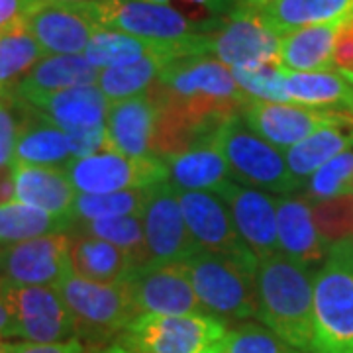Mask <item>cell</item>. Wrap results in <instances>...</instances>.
<instances>
[{
    "label": "cell",
    "instance_id": "d4e9b609",
    "mask_svg": "<svg viewBox=\"0 0 353 353\" xmlns=\"http://www.w3.org/2000/svg\"><path fill=\"white\" fill-rule=\"evenodd\" d=\"M101 69L88 63L85 55H46L12 88L22 99L51 94L67 88L97 85Z\"/></svg>",
    "mask_w": 353,
    "mask_h": 353
},
{
    "label": "cell",
    "instance_id": "60d3db41",
    "mask_svg": "<svg viewBox=\"0 0 353 353\" xmlns=\"http://www.w3.org/2000/svg\"><path fill=\"white\" fill-rule=\"evenodd\" d=\"M69 134V145H71V157L73 159H83L102 152H110L108 143V134L106 128H88V130H79V132H67Z\"/></svg>",
    "mask_w": 353,
    "mask_h": 353
},
{
    "label": "cell",
    "instance_id": "7402d4cb",
    "mask_svg": "<svg viewBox=\"0 0 353 353\" xmlns=\"http://www.w3.org/2000/svg\"><path fill=\"white\" fill-rule=\"evenodd\" d=\"M16 201L36 206L57 218L73 220L77 192L63 167L12 163Z\"/></svg>",
    "mask_w": 353,
    "mask_h": 353
},
{
    "label": "cell",
    "instance_id": "d6986e66",
    "mask_svg": "<svg viewBox=\"0 0 353 353\" xmlns=\"http://www.w3.org/2000/svg\"><path fill=\"white\" fill-rule=\"evenodd\" d=\"M24 101L30 106H34L36 112L48 118L51 124H55L65 132L104 126L106 114L112 104L97 85L67 88V90L32 97Z\"/></svg>",
    "mask_w": 353,
    "mask_h": 353
},
{
    "label": "cell",
    "instance_id": "6f0895ef",
    "mask_svg": "<svg viewBox=\"0 0 353 353\" xmlns=\"http://www.w3.org/2000/svg\"><path fill=\"white\" fill-rule=\"evenodd\" d=\"M352 83H353V81H352Z\"/></svg>",
    "mask_w": 353,
    "mask_h": 353
},
{
    "label": "cell",
    "instance_id": "f907efd6",
    "mask_svg": "<svg viewBox=\"0 0 353 353\" xmlns=\"http://www.w3.org/2000/svg\"><path fill=\"white\" fill-rule=\"evenodd\" d=\"M0 353H8L6 352V341L0 338Z\"/></svg>",
    "mask_w": 353,
    "mask_h": 353
},
{
    "label": "cell",
    "instance_id": "7bdbcfd3",
    "mask_svg": "<svg viewBox=\"0 0 353 353\" xmlns=\"http://www.w3.org/2000/svg\"><path fill=\"white\" fill-rule=\"evenodd\" d=\"M8 353H85L87 347L81 338H71L57 343H32V341H6Z\"/></svg>",
    "mask_w": 353,
    "mask_h": 353
},
{
    "label": "cell",
    "instance_id": "7dc6e473",
    "mask_svg": "<svg viewBox=\"0 0 353 353\" xmlns=\"http://www.w3.org/2000/svg\"><path fill=\"white\" fill-rule=\"evenodd\" d=\"M145 2H157V4H165L169 0H145ZM185 2H190V4H196L201 8H206L208 12L212 14H222L230 6V0H185Z\"/></svg>",
    "mask_w": 353,
    "mask_h": 353
},
{
    "label": "cell",
    "instance_id": "bcb514c9",
    "mask_svg": "<svg viewBox=\"0 0 353 353\" xmlns=\"http://www.w3.org/2000/svg\"><path fill=\"white\" fill-rule=\"evenodd\" d=\"M0 338H14V318L8 301L0 289Z\"/></svg>",
    "mask_w": 353,
    "mask_h": 353
},
{
    "label": "cell",
    "instance_id": "83f0119b",
    "mask_svg": "<svg viewBox=\"0 0 353 353\" xmlns=\"http://www.w3.org/2000/svg\"><path fill=\"white\" fill-rule=\"evenodd\" d=\"M283 69V83L289 101L312 108L345 110L353 99V83L340 71H289Z\"/></svg>",
    "mask_w": 353,
    "mask_h": 353
},
{
    "label": "cell",
    "instance_id": "f5cc1de1",
    "mask_svg": "<svg viewBox=\"0 0 353 353\" xmlns=\"http://www.w3.org/2000/svg\"><path fill=\"white\" fill-rule=\"evenodd\" d=\"M250 2H253V4H257V6H259V4H267L269 0H250Z\"/></svg>",
    "mask_w": 353,
    "mask_h": 353
},
{
    "label": "cell",
    "instance_id": "c3c4849f",
    "mask_svg": "<svg viewBox=\"0 0 353 353\" xmlns=\"http://www.w3.org/2000/svg\"><path fill=\"white\" fill-rule=\"evenodd\" d=\"M87 347V345H85ZM85 353H136L132 350H128L124 345H120L118 341H110V343H104V345H90L87 347Z\"/></svg>",
    "mask_w": 353,
    "mask_h": 353
},
{
    "label": "cell",
    "instance_id": "f35d334b",
    "mask_svg": "<svg viewBox=\"0 0 353 353\" xmlns=\"http://www.w3.org/2000/svg\"><path fill=\"white\" fill-rule=\"evenodd\" d=\"M238 87L245 97L261 102H290L285 92L281 63L261 65L253 69H232Z\"/></svg>",
    "mask_w": 353,
    "mask_h": 353
},
{
    "label": "cell",
    "instance_id": "d6a6232c",
    "mask_svg": "<svg viewBox=\"0 0 353 353\" xmlns=\"http://www.w3.org/2000/svg\"><path fill=\"white\" fill-rule=\"evenodd\" d=\"M46 57L26 24L0 34V92L14 88L34 65Z\"/></svg>",
    "mask_w": 353,
    "mask_h": 353
},
{
    "label": "cell",
    "instance_id": "74e56055",
    "mask_svg": "<svg viewBox=\"0 0 353 353\" xmlns=\"http://www.w3.org/2000/svg\"><path fill=\"white\" fill-rule=\"evenodd\" d=\"M220 353H294L287 341H283L275 332L259 324H241L230 330L216 343Z\"/></svg>",
    "mask_w": 353,
    "mask_h": 353
},
{
    "label": "cell",
    "instance_id": "db71d44e",
    "mask_svg": "<svg viewBox=\"0 0 353 353\" xmlns=\"http://www.w3.org/2000/svg\"><path fill=\"white\" fill-rule=\"evenodd\" d=\"M347 112L353 114V99H352V102H350V106H347Z\"/></svg>",
    "mask_w": 353,
    "mask_h": 353
},
{
    "label": "cell",
    "instance_id": "30bf717a",
    "mask_svg": "<svg viewBox=\"0 0 353 353\" xmlns=\"http://www.w3.org/2000/svg\"><path fill=\"white\" fill-rule=\"evenodd\" d=\"M240 118L257 136L275 148L289 150L294 143L328 126H353V114L345 110L308 108L303 104L261 102L248 99Z\"/></svg>",
    "mask_w": 353,
    "mask_h": 353
},
{
    "label": "cell",
    "instance_id": "44dd1931",
    "mask_svg": "<svg viewBox=\"0 0 353 353\" xmlns=\"http://www.w3.org/2000/svg\"><path fill=\"white\" fill-rule=\"evenodd\" d=\"M275 210L279 250L283 255L306 267L326 259L330 248L320 238L312 218V208L304 196L281 194L275 199Z\"/></svg>",
    "mask_w": 353,
    "mask_h": 353
},
{
    "label": "cell",
    "instance_id": "e0dca14e",
    "mask_svg": "<svg viewBox=\"0 0 353 353\" xmlns=\"http://www.w3.org/2000/svg\"><path fill=\"white\" fill-rule=\"evenodd\" d=\"M28 32L36 38L46 55H79L85 53L90 38L102 30L88 10V4L46 2L26 18Z\"/></svg>",
    "mask_w": 353,
    "mask_h": 353
},
{
    "label": "cell",
    "instance_id": "ba28073f",
    "mask_svg": "<svg viewBox=\"0 0 353 353\" xmlns=\"http://www.w3.org/2000/svg\"><path fill=\"white\" fill-rule=\"evenodd\" d=\"M208 53L232 69H253L281 63V34L261 12L257 4L232 8L210 32Z\"/></svg>",
    "mask_w": 353,
    "mask_h": 353
},
{
    "label": "cell",
    "instance_id": "f1b7e54d",
    "mask_svg": "<svg viewBox=\"0 0 353 353\" xmlns=\"http://www.w3.org/2000/svg\"><path fill=\"white\" fill-rule=\"evenodd\" d=\"M261 12L283 36L304 26L345 20L353 14V0H269Z\"/></svg>",
    "mask_w": 353,
    "mask_h": 353
},
{
    "label": "cell",
    "instance_id": "cb8c5ba5",
    "mask_svg": "<svg viewBox=\"0 0 353 353\" xmlns=\"http://www.w3.org/2000/svg\"><path fill=\"white\" fill-rule=\"evenodd\" d=\"M71 159L69 134L51 124L24 101V122L18 134L12 163L65 167Z\"/></svg>",
    "mask_w": 353,
    "mask_h": 353
},
{
    "label": "cell",
    "instance_id": "7a4b0ae2",
    "mask_svg": "<svg viewBox=\"0 0 353 353\" xmlns=\"http://www.w3.org/2000/svg\"><path fill=\"white\" fill-rule=\"evenodd\" d=\"M312 353H353V240L330 245L314 275Z\"/></svg>",
    "mask_w": 353,
    "mask_h": 353
},
{
    "label": "cell",
    "instance_id": "b9f144b4",
    "mask_svg": "<svg viewBox=\"0 0 353 353\" xmlns=\"http://www.w3.org/2000/svg\"><path fill=\"white\" fill-rule=\"evenodd\" d=\"M334 67L353 81V14L338 28L334 41Z\"/></svg>",
    "mask_w": 353,
    "mask_h": 353
},
{
    "label": "cell",
    "instance_id": "277c9868",
    "mask_svg": "<svg viewBox=\"0 0 353 353\" xmlns=\"http://www.w3.org/2000/svg\"><path fill=\"white\" fill-rule=\"evenodd\" d=\"M257 263L199 250L185 267L208 314L222 320H248L257 318Z\"/></svg>",
    "mask_w": 353,
    "mask_h": 353
},
{
    "label": "cell",
    "instance_id": "8fae6325",
    "mask_svg": "<svg viewBox=\"0 0 353 353\" xmlns=\"http://www.w3.org/2000/svg\"><path fill=\"white\" fill-rule=\"evenodd\" d=\"M14 318V338L57 343L77 338L75 320L55 287H14L0 281Z\"/></svg>",
    "mask_w": 353,
    "mask_h": 353
},
{
    "label": "cell",
    "instance_id": "1f68e13d",
    "mask_svg": "<svg viewBox=\"0 0 353 353\" xmlns=\"http://www.w3.org/2000/svg\"><path fill=\"white\" fill-rule=\"evenodd\" d=\"M75 220L51 216L24 202L0 204V248L73 230Z\"/></svg>",
    "mask_w": 353,
    "mask_h": 353
},
{
    "label": "cell",
    "instance_id": "9c48e42d",
    "mask_svg": "<svg viewBox=\"0 0 353 353\" xmlns=\"http://www.w3.org/2000/svg\"><path fill=\"white\" fill-rule=\"evenodd\" d=\"M63 171L77 192L85 194L145 189L169 179L163 159L128 157L116 152H102L83 159H71L63 167Z\"/></svg>",
    "mask_w": 353,
    "mask_h": 353
},
{
    "label": "cell",
    "instance_id": "8992f818",
    "mask_svg": "<svg viewBox=\"0 0 353 353\" xmlns=\"http://www.w3.org/2000/svg\"><path fill=\"white\" fill-rule=\"evenodd\" d=\"M210 143L222 153L238 183L241 181L279 196L303 187V183L290 173L285 155L248 128L240 116L230 118L218 128Z\"/></svg>",
    "mask_w": 353,
    "mask_h": 353
},
{
    "label": "cell",
    "instance_id": "4316f807",
    "mask_svg": "<svg viewBox=\"0 0 353 353\" xmlns=\"http://www.w3.org/2000/svg\"><path fill=\"white\" fill-rule=\"evenodd\" d=\"M343 20L304 26L281 36V65L289 71H332L334 41Z\"/></svg>",
    "mask_w": 353,
    "mask_h": 353
},
{
    "label": "cell",
    "instance_id": "8d00e7d4",
    "mask_svg": "<svg viewBox=\"0 0 353 353\" xmlns=\"http://www.w3.org/2000/svg\"><path fill=\"white\" fill-rule=\"evenodd\" d=\"M312 218L320 238L328 248L353 240V194L316 202Z\"/></svg>",
    "mask_w": 353,
    "mask_h": 353
},
{
    "label": "cell",
    "instance_id": "4dcf8cb0",
    "mask_svg": "<svg viewBox=\"0 0 353 353\" xmlns=\"http://www.w3.org/2000/svg\"><path fill=\"white\" fill-rule=\"evenodd\" d=\"M171 59L169 55H148L138 61L124 65H114L102 69L97 87L110 102L126 101L139 94H145L148 88L157 81L159 73Z\"/></svg>",
    "mask_w": 353,
    "mask_h": 353
},
{
    "label": "cell",
    "instance_id": "5b68a950",
    "mask_svg": "<svg viewBox=\"0 0 353 353\" xmlns=\"http://www.w3.org/2000/svg\"><path fill=\"white\" fill-rule=\"evenodd\" d=\"M55 289L75 320L77 338L90 345H104L120 338V334L138 318L126 283L104 285L75 275L63 277Z\"/></svg>",
    "mask_w": 353,
    "mask_h": 353
},
{
    "label": "cell",
    "instance_id": "f6af8a7d",
    "mask_svg": "<svg viewBox=\"0 0 353 353\" xmlns=\"http://www.w3.org/2000/svg\"><path fill=\"white\" fill-rule=\"evenodd\" d=\"M16 199V185H14L12 165L0 167V204H8Z\"/></svg>",
    "mask_w": 353,
    "mask_h": 353
},
{
    "label": "cell",
    "instance_id": "ee69618b",
    "mask_svg": "<svg viewBox=\"0 0 353 353\" xmlns=\"http://www.w3.org/2000/svg\"><path fill=\"white\" fill-rule=\"evenodd\" d=\"M41 0H0V34L16 26L26 24L28 14L38 6Z\"/></svg>",
    "mask_w": 353,
    "mask_h": 353
},
{
    "label": "cell",
    "instance_id": "ac0fdd59",
    "mask_svg": "<svg viewBox=\"0 0 353 353\" xmlns=\"http://www.w3.org/2000/svg\"><path fill=\"white\" fill-rule=\"evenodd\" d=\"M218 196L228 206L240 238L257 259L279 253L275 199L257 189H248L238 181L228 183Z\"/></svg>",
    "mask_w": 353,
    "mask_h": 353
},
{
    "label": "cell",
    "instance_id": "816d5d0a",
    "mask_svg": "<svg viewBox=\"0 0 353 353\" xmlns=\"http://www.w3.org/2000/svg\"><path fill=\"white\" fill-rule=\"evenodd\" d=\"M202 353H220V352H218V347H216V345H212V347H208L206 352H202Z\"/></svg>",
    "mask_w": 353,
    "mask_h": 353
},
{
    "label": "cell",
    "instance_id": "9f6ffc18",
    "mask_svg": "<svg viewBox=\"0 0 353 353\" xmlns=\"http://www.w3.org/2000/svg\"><path fill=\"white\" fill-rule=\"evenodd\" d=\"M352 194H353V181H352Z\"/></svg>",
    "mask_w": 353,
    "mask_h": 353
},
{
    "label": "cell",
    "instance_id": "9a60e30c",
    "mask_svg": "<svg viewBox=\"0 0 353 353\" xmlns=\"http://www.w3.org/2000/svg\"><path fill=\"white\" fill-rule=\"evenodd\" d=\"M143 230L150 250V263H185L201 248L192 240L179 194L171 183L153 185L143 210Z\"/></svg>",
    "mask_w": 353,
    "mask_h": 353
},
{
    "label": "cell",
    "instance_id": "f546056e",
    "mask_svg": "<svg viewBox=\"0 0 353 353\" xmlns=\"http://www.w3.org/2000/svg\"><path fill=\"white\" fill-rule=\"evenodd\" d=\"M352 145L353 126H328L289 148L285 159L290 173L303 183V179L312 175L326 161Z\"/></svg>",
    "mask_w": 353,
    "mask_h": 353
},
{
    "label": "cell",
    "instance_id": "5bb4252c",
    "mask_svg": "<svg viewBox=\"0 0 353 353\" xmlns=\"http://www.w3.org/2000/svg\"><path fill=\"white\" fill-rule=\"evenodd\" d=\"M173 99H216V101H245L232 69L204 53L181 55L171 59L148 88Z\"/></svg>",
    "mask_w": 353,
    "mask_h": 353
},
{
    "label": "cell",
    "instance_id": "6da1fadb",
    "mask_svg": "<svg viewBox=\"0 0 353 353\" xmlns=\"http://www.w3.org/2000/svg\"><path fill=\"white\" fill-rule=\"evenodd\" d=\"M257 318L290 347L312 352L314 341V279L310 267L283 253L259 259Z\"/></svg>",
    "mask_w": 353,
    "mask_h": 353
},
{
    "label": "cell",
    "instance_id": "ab89813d",
    "mask_svg": "<svg viewBox=\"0 0 353 353\" xmlns=\"http://www.w3.org/2000/svg\"><path fill=\"white\" fill-rule=\"evenodd\" d=\"M24 122V101L12 88L0 92V167L12 165L18 134Z\"/></svg>",
    "mask_w": 353,
    "mask_h": 353
},
{
    "label": "cell",
    "instance_id": "603a6c76",
    "mask_svg": "<svg viewBox=\"0 0 353 353\" xmlns=\"http://www.w3.org/2000/svg\"><path fill=\"white\" fill-rule=\"evenodd\" d=\"M163 163L169 175L167 181L176 190L218 194L228 183L234 181L226 159L212 143L199 145L176 155H169L165 157Z\"/></svg>",
    "mask_w": 353,
    "mask_h": 353
},
{
    "label": "cell",
    "instance_id": "681fc988",
    "mask_svg": "<svg viewBox=\"0 0 353 353\" xmlns=\"http://www.w3.org/2000/svg\"><path fill=\"white\" fill-rule=\"evenodd\" d=\"M46 2H63V4H92L101 0H46Z\"/></svg>",
    "mask_w": 353,
    "mask_h": 353
},
{
    "label": "cell",
    "instance_id": "d590c367",
    "mask_svg": "<svg viewBox=\"0 0 353 353\" xmlns=\"http://www.w3.org/2000/svg\"><path fill=\"white\" fill-rule=\"evenodd\" d=\"M353 181V145L338 153L318 171L308 176L304 185V199L320 202L336 199L341 194H352Z\"/></svg>",
    "mask_w": 353,
    "mask_h": 353
},
{
    "label": "cell",
    "instance_id": "2e32d148",
    "mask_svg": "<svg viewBox=\"0 0 353 353\" xmlns=\"http://www.w3.org/2000/svg\"><path fill=\"white\" fill-rule=\"evenodd\" d=\"M192 240L204 252L257 263V255L241 240L224 201L212 192L176 190Z\"/></svg>",
    "mask_w": 353,
    "mask_h": 353
},
{
    "label": "cell",
    "instance_id": "11a10c76",
    "mask_svg": "<svg viewBox=\"0 0 353 353\" xmlns=\"http://www.w3.org/2000/svg\"><path fill=\"white\" fill-rule=\"evenodd\" d=\"M294 353H312V352H301V350H296V352Z\"/></svg>",
    "mask_w": 353,
    "mask_h": 353
},
{
    "label": "cell",
    "instance_id": "7c38bea8",
    "mask_svg": "<svg viewBox=\"0 0 353 353\" xmlns=\"http://www.w3.org/2000/svg\"><path fill=\"white\" fill-rule=\"evenodd\" d=\"M138 314H208L185 263H145L124 281Z\"/></svg>",
    "mask_w": 353,
    "mask_h": 353
},
{
    "label": "cell",
    "instance_id": "ffe728a7",
    "mask_svg": "<svg viewBox=\"0 0 353 353\" xmlns=\"http://www.w3.org/2000/svg\"><path fill=\"white\" fill-rule=\"evenodd\" d=\"M157 110L148 94L110 104L106 114V134L110 152L128 157H153Z\"/></svg>",
    "mask_w": 353,
    "mask_h": 353
},
{
    "label": "cell",
    "instance_id": "836d02e7",
    "mask_svg": "<svg viewBox=\"0 0 353 353\" xmlns=\"http://www.w3.org/2000/svg\"><path fill=\"white\" fill-rule=\"evenodd\" d=\"M73 232L87 234L92 238L108 241L122 252H126L134 263H150V250L145 240L143 220L139 216H122V218H108V220H92V222H79L73 226Z\"/></svg>",
    "mask_w": 353,
    "mask_h": 353
},
{
    "label": "cell",
    "instance_id": "e575fe53",
    "mask_svg": "<svg viewBox=\"0 0 353 353\" xmlns=\"http://www.w3.org/2000/svg\"><path fill=\"white\" fill-rule=\"evenodd\" d=\"M152 187L145 189L118 190L108 194H85L77 192L73 204V220L79 222H92V220H108V218H122V216H143L145 204L150 199Z\"/></svg>",
    "mask_w": 353,
    "mask_h": 353
},
{
    "label": "cell",
    "instance_id": "52a82bcc",
    "mask_svg": "<svg viewBox=\"0 0 353 353\" xmlns=\"http://www.w3.org/2000/svg\"><path fill=\"white\" fill-rule=\"evenodd\" d=\"M226 328V320L210 314H141L116 341L136 353H202Z\"/></svg>",
    "mask_w": 353,
    "mask_h": 353
},
{
    "label": "cell",
    "instance_id": "3957f363",
    "mask_svg": "<svg viewBox=\"0 0 353 353\" xmlns=\"http://www.w3.org/2000/svg\"><path fill=\"white\" fill-rule=\"evenodd\" d=\"M88 10L102 30L124 32L167 46H196L206 53L210 32H214L222 20L192 22L173 6L145 0H101L88 4Z\"/></svg>",
    "mask_w": 353,
    "mask_h": 353
},
{
    "label": "cell",
    "instance_id": "484cf974",
    "mask_svg": "<svg viewBox=\"0 0 353 353\" xmlns=\"http://www.w3.org/2000/svg\"><path fill=\"white\" fill-rule=\"evenodd\" d=\"M71 236V269L79 277L118 285L124 283L130 273L138 267L134 259L108 241L92 238L87 234L73 232Z\"/></svg>",
    "mask_w": 353,
    "mask_h": 353
},
{
    "label": "cell",
    "instance_id": "4fadbf2b",
    "mask_svg": "<svg viewBox=\"0 0 353 353\" xmlns=\"http://www.w3.org/2000/svg\"><path fill=\"white\" fill-rule=\"evenodd\" d=\"M71 236L50 234L0 248V281L14 287H55L71 269Z\"/></svg>",
    "mask_w": 353,
    "mask_h": 353
}]
</instances>
